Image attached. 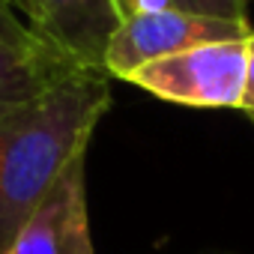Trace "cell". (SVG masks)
I'll return each instance as SVG.
<instances>
[{"label":"cell","mask_w":254,"mask_h":254,"mask_svg":"<svg viewBox=\"0 0 254 254\" xmlns=\"http://www.w3.org/2000/svg\"><path fill=\"white\" fill-rule=\"evenodd\" d=\"M108 108V72L78 66L0 117V254H12L33 212L87 156Z\"/></svg>","instance_id":"cell-1"},{"label":"cell","mask_w":254,"mask_h":254,"mask_svg":"<svg viewBox=\"0 0 254 254\" xmlns=\"http://www.w3.org/2000/svg\"><path fill=\"white\" fill-rule=\"evenodd\" d=\"M254 36V33H251ZM248 39L212 42L153 60L135 69L129 84L153 93L156 99L186 108H236L242 111L248 75Z\"/></svg>","instance_id":"cell-2"},{"label":"cell","mask_w":254,"mask_h":254,"mask_svg":"<svg viewBox=\"0 0 254 254\" xmlns=\"http://www.w3.org/2000/svg\"><path fill=\"white\" fill-rule=\"evenodd\" d=\"M254 27L248 21L206 18V15H194L183 9H168L156 15H126L120 30L108 42L105 72L126 81L135 69L153 60H165L197 45L248 39Z\"/></svg>","instance_id":"cell-3"},{"label":"cell","mask_w":254,"mask_h":254,"mask_svg":"<svg viewBox=\"0 0 254 254\" xmlns=\"http://www.w3.org/2000/svg\"><path fill=\"white\" fill-rule=\"evenodd\" d=\"M123 18L120 0H30L36 36L69 63L99 72H105V51Z\"/></svg>","instance_id":"cell-4"},{"label":"cell","mask_w":254,"mask_h":254,"mask_svg":"<svg viewBox=\"0 0 254 254\" xmlns=\"http://www.w3.org/2000/svg\"><path fill=\"white\" fill-rule=\"evenodd\" d=\"M72 69L78 66L54 51H21L0 39V117L39 96Z\"/></svg>","instance_id":"cell-5"},{"label":"cell","mask_w":254,"mask_h":254,"mask_svg":"<svg viewBox=\"0 0 254 254\" xmlns=\"http://www.w3.org/2000/svg\"><path fill=\"white\" fill-rule=\"evenodd\" d=\"M78 186H84V159L69 171V177L48 194V200L33 212V218L24 224L12 254H60L69 209L75 200Z\"/></svg>","instance_id":"cell-6"},{"label":"cell","mask_w":254,"mask_h":254,"mask_svg":"<svg viewBox=\"0 0 254 254\" xmlns=\"http://www.w3.org/2000/svg\"><path fill=\"white\" fill-rule=\"evenodd\" d=\"M60 254H96L93 248V233H90V212H87V183L78 186L72 209H69V221H66V233H63V245Z\"/></svg>","instance_id":"cell-7"},{"label":"cell","mask_w":254,"mask_h":254,"mask_svg":"<svg viewBox=\"0 0 254 254\" xmlns=\"http://www.w3.org/2000/svg\"><path fill=\"white\" fill-rule=\"evenodd\" d=\"M0 39L21 51H51L33 30V24L15 9L12 0H0ZM57 54V51H54Z\"/></svg>","instance_id":"cell-8"},{"label":"cell","mask_w":254,"mask_h":254,"mask_svg":"<svg viewBox=\"0 0 254 254\" xmlns=\"http://www.w3.org/2000/svg\"><path fill=\"white\" fill-rule=\"evenodd\" d=\"M174 6L183 12L206 15V18H224V21H248L245 6L248 0H174Z\"/></svg>","instance_id":"cell-9"},{"label":"cell","mask_w":254,"mask_h":254,"mask_svg":"<svg viewBox=\"0 0 254 254\" xmlns=\"http://www.w3.org/2000/svg\"><path fill=\"white\" fill-rule=\"evenodd\" d=\"M168 9H177L174 0H129V6H126L129 15H156V12H168Z\"/></svg>","instance_id":"cell-10"},{"label":"cell","mask_w":254,"mask_h":254,"mask_svg":"<svg viewBox=\"0 0 254 254\" xmlns=\"http://www.w3.org/2000/svg\"><path fill=\"white\" fill-rule=\"evenodd\" d=\"M242 111L254 120V36L248 42V75H245V96H242Z\"/></svg>","instance_id":"cell-11"},{"label":"cell","mask_w":254,"mask_h":254,"mask_svg":"<svg viewBox=\"0 0 254 254\" xmlns=\"http://www.w3.org/2000/svg\"><path fill=\"white\" fill-rule=\"evenodd\" d=\"M12 3H15V9H18V12L30 21V0H12Z\"/></svg>","instance_id":"cell-12"},{"label":"cell","mask_w":254,"mask_h":254,"mask_svg":"<svg viewBox=\"0 0 254 254\" xmlns=\"http://www.w3.org/2000/svg\"><path fill=\"white\" fill-rule=\"evenodd\" d=\"M120 3H123V9H126V6H129V0H120ZM126 15H129V12H126Z\"/></svg>","instance_id":"cell-13"}]
</instances>
